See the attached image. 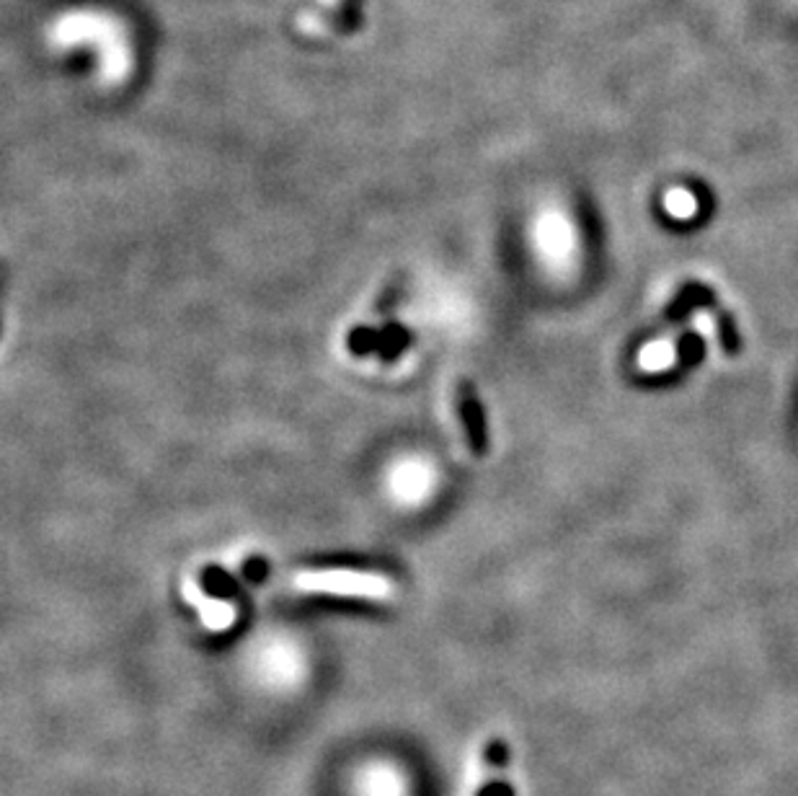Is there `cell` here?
<instances>
[{"instance_id": "8992f818", "label": "cell", "mask_w": 798, "mask_h": 796, "mask_svg": "<svg viewBox=\"0 0 798 796\" xmlns=\"http://www.w3.org/2000/svg\"><path fill=\"white\" fill-rule=\"evenodd\" d=\"M409 334L403 332V328H386V332L380 334V342H378V352L382 355V359H393L398 352H401L406 344H409Z\"/></svg>"}, {"instance_id": "52a82bcc", "label": "cell", "mask_w": 798, "mask_h": 796, "mask_svg": "<svg viewBox=\"0 0 798 796\" xmlns=\"http://www.w3.org/2000/svg\"><path fill=\"white\" fill-rule=\"evenodd\" d=\"M701 352H703V339L697 334H687L682 336L680 344H678V363H685V365H693L701 359Z\"/></svg>"}, {"instance_id": "6da1fadb", "label": "cell", "mask_w": 798, "mask_h": 796, "mask_svg": "<svg viewBox=\"0 0 798 796\" xmlns=\"http://www.w3.org/2000/svg\"><path fill=\"white\" fill-rule=\"evenodd\" d=\"M297 587L316 589V593H334V595H363V597H388L393 593V585L378 574L367 572H349V569H316L303 572L297 577Z\"/></svg>"}, {"instance_id": "9c48e42d", "label": "cell", "mask_w": 798, "mask_h": 796, "mask_svg": "<svg viewBox=\"0 0 798 796\" xmlns=\"http://www.w3.org/2000/svg\"><path fill=\"white\" fill-rule=\"evenodd\" d=\"M666 205H670V210L674 212V216H693L695 210V199L690 191H672L670 197H666Z\"/></svg>"}, {"instance_id": "277c9868", "label": "cell", "mask_w": 798, "mask_h": 796, "mask_svg": "<svg viewBox=\"0 0 798 796\" xmlns=\"http://www.w3.org/2000/svg\"><path fill=\"white\" fill-rule=\"evenodd\" d=\"M716 324H718L721 347H724V352L728 357H734L736 352L742 349V339H739V332H736V326H734L732 313H728L726 308H718V305H716Z\"/></svg>"}, {"instance_id": "7a4b0ae2", "label": "cell", "mask_w": 798, "mask_h": 796, "mask_svg": "<svg viewBox=\"0 0 798 796\" xmlns=\"http://www.w3.org/2000/svg\"><path fill=\"white\" fill-rule=\"evenodd\" d=\"M458 409H460V417H463V427L468 432L471 450L475 455H486V450H489L486 417H483L479 394H475V388L465 380L458 386Z\"/></svg>"}, {"instance_id": "30bf717a", "label": "cell", "mask_w": 798, "mask_h": 796, "mask_svg": "<svg viewBox=\"0 0 798 796\" xmlns=\"http://www.w3.org/2000/svg\"><path fill=\"white\" fill-rule=\"evenodd\" d=\"M204 585H207V589H210V593H214V595H222V593L230 595V593H233V589H235L233 582H230V579L225 577V574L218 572V569H210V572L204 574Z\"/></svg>"}, {"instance_id": "5b68a950", "label": "cell", "mask_w": 798, "mask_h": 796, "mask_svg": "<svg viewBox=\"0 0 798 796\" xmlns=\"http://www.w3.org/2000/svg\"><path fill=\"white\" fill-rule=\"evenodd\" d=\"M641 357H643L641 363L647 370H664V367L678 363V344L674 342L654 344V347H649Z\"/></svg>"}, {"instance_id": "3957f363", "label": "cell", "mask_w": 798, "mask_h": 796, "mask_svg": "<svg viewBox=\"0 0 798 796\" xmlns=\"http://www.w3.org/2000/svg\"><path fill=\"white\" fill-rule=\"evenodd\" d=\"M693 308H716V295L705 285H687L666 311V321H682Z\"/></svg>"}, {"instance_id": "ba28073f", "label": "cell", "mask_w": 798, "mask_h": 796, "mask_svg": "<svg viewBox=\"0 0 798 796\" xmlns=\"http://www.w3.org/2000/svg\"><path fill=\"white\" fill-rule=\"evenodd\" d=\"M378 342H380L378 332H370V328H357V332L349 336V349L355 352V355H367V352L378 349Z\"/></svg>"}]
</instances>
